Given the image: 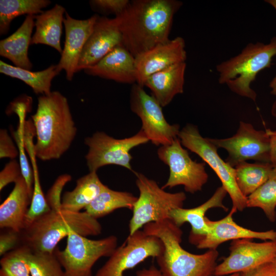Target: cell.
<instances>
[{"label":"cell","instance_id":"1","mask_svg":"<svg viewBox=\"0 0 276 276\" xmlns=\"http://www.w3.org/2000/svg\"><path fill=\"white\" fill-rule=\"evenodd\" d=\"M182 5L176 0H134L116 16L123 45L135 57L168 41L173 17Z\"/></svg>","mask_w":276,"mask_h":276},{"label":"cell","instance_id":"2","mask_svg":"<svg viewBox=\"0 0 276 276\" xmlns=\"http://www.w3.org/2000/svg\"><path fill=\"white\" fill-rule=\"evenodd\" d=\"M31 120L36 136V157L43 161L60 158L71 147L77 131L66 98L57 91L40 96Z\"/></svg>","mask_w":276,"mask_h":276},{"label":"cell","instance_id":"3","mask_svg":"<svg viewBox=\"0 0 276 276\" xmlns=\"http://www.w3.org/2000/svg\"><path fill=\"white\" fill-rule=\"evenodd\" d=\"M146 234L158 238L164 246V252L156 258L164 276H209L213 274L219 255L217 249H209L202 254H194L180 245L182 232L171 219L146 224Z\"/></svg>","mask_w":276,"mask_h":276},{"label":"cell","instance_id":"4","mask_svg":"<svg viewBox=\"0 0 276 276\" xmlns=\"http://www.w3.org/2000/svg\"><path fill=\"white\" fill-rule=\"evenodd\" d=\"M101 224L85 211L50 210L27 225L21 232L23 244L33 251L52 253L58 243L72 232L85 236L102 232Z\"/></svg>","mask_w":276,"mask_h":276},{"label":"cell","instance_id":"5","mask_svg":"<svg viewBox=\"0 0 276 276\" xmlns=\"http://www.w3.org/2000/svg\"><path fill=\"white\" fill-rule=\"evenodd\" d=\"M276 56V37L268 43L250 42L241 52L216 65L218 82L234 93L256 101L257 93L250 85L262 70L270 67Z\"/></svg>","mask_w":276,"mask_h":276},{"label":"cell","instance_id":"6","mask_svg":"<svg viewBox=\"0 0 276 276\" xmlns=\"http://www.w3.org/2000/svg\"><path fill=\"white\" fill-rule=\"evenodd\" d=\"M135 183L140 195L132 209L129 223V235L140 230L146 224L170 219L173 209L182 208L186 199L183 192L170 193L160 187L154 180L142 173L135 172Z\"/></svg>","mask_w":276,"mask_h":276},{"label":"cell","instance_id":"7","mask_svg":"<svg viewBox=\"0 0 276 276\" xmlns=\"http://www.w3.org/2000/svg\"><path fill=\"white\" fill-rule=\"evenodd\" d=\"M118 238L111 235L92 240L72 231L63 250L54 252L62 267L63 276H92L95 263L103 257H109L118 247Z\"/></svg>","mask_w":276,"mask_h":276},{"label":"cell","instance_id":"8","mask_svg":"<svg viewBox=\"0 0 276 276\" xmlns=\"http://www.w3.org/2000/svg\"><path fill=\"white\" fill-rule=\"evenodd\" d=\"M178 137L183 146L198 155L214 171L230 196L232 207L239 211L247 208V197L241 193L236 182L235 168L219 156L218 148L210 138L203 137L197 126L192 124L181 129Z\"/></svg>","mask_w":276,"mask_h":276},{"label":"cell","instance_id":"9","mask_svg":"<svg viewBox=\"0 0 276 276\" xmlns=\"http://www.w3.org/2000/svg\"><path fill=\"white\" fill-rule=\"evenodd\" d=\"M149 141L141 129L134 135L122 139H115L104 132H95L84 140V144L88 148L85 159L89 172H97L99 168L108 165H116L133 171L130 164L132 156L130 151Z\"/></svg>","mask_w":276,"mask_h":276},{"label":"cell","instance_id":"10","mask_svg":"<svg viewBox=\"0 0 276 276\" xmlns=\"http://www.w3.org/2000/svg\"><path fill=\"white\" fill-rule=\"evenodd\" d=\"M157 154L169 168V176L162 187L163 189L183 186L186 192L194 194L201 191L207 182L209 175L205 163L193 160L178 137L170 144L160 146Z\"/></svg>","mask_w":276,"mask_h":276},{"label":"cell","instance_id":"11","mask_svg":"<svg viewBox=\"0 0 276 276\" xmlns=\"http://www.w3.org/2000/svg\"><path fill=\"white\" fill-rule=\"evenodd\" d=\"M130 105L132 112L141 120V130L153 144L167 145L178 137L180 126L170 124L157 100L152 95H148L144 87L136 83L131 87Z\"/></svg>","mask_w":276,"mask_h":276},{"label":"cell","instance_id":"12","mask_svg":"<svg viewBox=\"0 0 276 276\" xmlns=\"http://www.w3.org/2000/svg\"><path fill=\"white\" fill-rule=\"evenodd\" d=\"M164 250V244L158 238L139 230L129 235L123 243L116 248L95 276H123L127 270L149 257L157 258Z\"/></svg>","mask_w":276,"mask_h":276},{"label":"cell","instance_id":"13","mask_svg":"<svg viewBox=\"0 0 276 276\" xmlns=\"http://www.w3.org/2000/svg\"><path fill=\"white\" fill-rule=\"evenodd\" d=\"M210 139L218 149L227 152L225 162L234 168L248 160L269 163V135L266 130H257L250 123L240 121L237 132L231 137Z\"/></svg>","mask_w":276,"mask_h":276},{"label":"cell","instance_id":"14","mask_svg":"<svg viewBox=\"0 0 276 276\" xmlns=\"http://www.w3.org/2000/svg\"><path fill=\"white\" fill-rule=\"evenodd\" d=\"M229 255L215 268L213 274L242 273L272 262L276 257V240L255 242L250 239L233 240Z\"/></svg>","mask_w":276,"mask_h":276},{"label":"cell","instance_id":"15","mask_svg":"<svg viewBox=\"0 0 276 276\" xmlns=\"http://www.w3.org/2000/svg\"><path fill=\"white\" fill-rule=\"evenodd\" d=\"M119 45H123V39L117 19L98 16L81 54L77 72L96 64Z\"/></svg>","mask_w":276,"mask_h":276},{"label":"cell","instance_id":"16","mask_svg":"<svg viewBox=\"0 0 276 276\" xmlns=\"http://www.w3.org/2000/svg\"><path fill=\"white\" fill-rule=\"evenodd\" d=\"M187 53L183 38L176 37L135 57L136 83L144 87L152 74L176 64L185 62Z\"/></svg>","mask_w":276,"mask_h":276},{"label":"cell","instance_id":"17","mask_svg":"<svg viewBox=\"0 0 276 276\" xmlns=\"http://www.w3.org/2000/svg\"><path fill=\"white\" fill-rule=\"evenodd\" d=\"M98 17L94 15L84 20L75 19L67 13L63 19L65 39L60 61L57 65L61 72L64 70L66 79L71 81L77 72L79 58L88 38L91 34Z\"/></svg>","mask_w":276,"mask_h":276},{"label":"cell","instance_id":"18","mask_svg":"<svg viewBox=\"0 0 276 276\" xmlns=\"http://www.w3.org/2000/svg\"><path fill=\"white\" fill-rule=\"evenodd\" d=\"M237 211L232 207L225 217L216 221L211 220L206 217L208 233L196 244V247L209 250L216 249L223 242L241 239H258L264 241L276 240V231L273 229L257 232L236 223L234 220L233 215Z\"/></svg>","mask_w":276,"mask_h":276},{"label":"cell","instance_id":"19","mask_svg":"<svg viewBox=\"0 0 276 276\" xmlns=\"http://www.w3.org/2000/svg\"><path fill=\"white\" fill-rule=\"evenodd\" d=\"M84 71L88 75L120 83L133 84L137 81L135 57L123 45L117 47Z\"/></svg>","mask_w":276,"mask_h":276},{"label":"cell","instance_id":"20","mask_svg":"<svg viewBox=\"0 0 276 276\" xmlns=\"http://www.w3.org/2000/svg\"><path fill=\"white\" fill-rule=\"evenodd\" d=\"M227 194L226 190L221 186L208 200L198 206L190 209L182 207L173 209L170 213V219L179 227L186 222L189 223L191 226L189 242L196 245L208 233L205 215L206 212L211 209L216 208L227 211V208L223 203Z\"/></svg>","mask_w":276,"mask_h":276},{"label":"cell","instance_id":"21","mask_svg":"<svg viewBox=\"0 0 276 276\" xmlns=\"http://www.w3.org/2000/svg\"><path fill=\"white\" fill-rule=\"evenodd\" d=\"M32 194L30 193L22 175L15 182L7 198L0 205V227L22 232Z\"/></svg>","mask_w":276,"mask_h":276},{"label":"cell","instance_id":"22","mask_svg":"<svg viewBox=\"0 0 276 276\" xmlns=\"http://www.w3.org/2000/svg\"><path fill=\"white\" fill-rule=\"evenodd\" d=\"M186 63L174 64L155 73L145 81L152 96L162 107L168 105L175 96L183 93Z\"/></svg>","mask_w":276,"mask_h":276},{"label":"cell","instance_id":"23","mask_svg":"<svg viewBox=\"0 0 276 276\" xmlns=\"http://www.w3.org/2000/svg\"><path fill=\"white\" fill-rule=\"evenodd\" d=\"M34 19V15H27L22 25L14 33L0 41L1 56L11 61L15 66L28 70L32 67L28 52Z\"/></svg>","mask_w":276,"mask_h":276},{"label":"cell","instance_id":"24","mask_svg":"<svg viewBox=\"0 0 276 276\" xmlns=\"http://www.w3.org/2000/svg\"><path fill=\"white\" fill-rule=\"evenodd\" d=\"M65 10L64 7L56 4L51 9L35 15V32L31 44L48 45L62 54L60 39Z\"/></svg>","mask_w":276,"mask_h":276},{"label":"cell","instance_id":"25","mask_svg":"<svg viewBox=\"0 0 276 276\" xmlns=\"http://www.w3.org/2000/svg\"><path fill=\"white\" fill-rule=\"evenodd\" d=\"M106 185L99 178L96 171L89 172L77 180L75 188L65 192L61 199V209L81 212L99 195Z\"/></svg>","mask_w":276,"mask_h":276},{"label":"cell","instance_id":"26","mask_svg":"<svg viewBox=\"0 0 276 276\" xmlns=\"http://www.w3.org/2000/svg\"><path fill=\"white\" fill-rule=\"evenodd\" d=\"M0 72L22 81L30 86L35 94L46 95L51 93L52 81L60 71L57 65H51L41 71L32 72L10 65L1 60Z\"/></svg>","mask_w":276,"mask_h":276},{"label":"cell","instance_id":"27","mask_svg":"<svg viewBox=\"0 0 276 276\" xmlns=\"http://www.w3.org/2000/svg\"><path fill=\"white\" fill-rule=\"evenodd\" d=\"M137 197L125 191H115L105 186L99 195L85 208L91 217L98 219L119 209L132 210Z\"/></svg>","mask_w":276,"mask_h":276},{"label":"cell","instance_id":"28","mask_svg":"<svg viewBox=\"0 0 276 276\" xmlns=\"http://www.w3.org/2000/svg\"><path fill=\"white\" fill-rule=\"evenodd\" d=\"M234 168L238 188L247 197L267 180L274 168L270 163L244 162Z\"/></svg>","mask_w":276,"mask_h":276},{"label":"cell","instance_id":"29","mask_svg":"<svg viewBox=\"0 0 276 276\" xmlns=\"http://www.w3.org/2000/svg\"><path fill=\"white\" fill-rule=\"evenodd\" d=\"M51 2L48 0H1L0 34L8 32L13 19L20 15L41 13L42 9L47 7Z\"/></svg>","mask_w":276,"mask_h":276},{"label":"cell","instance_id":"30","mask_svg":"<svg viewBox=\"0 0 276 276\" xmlns=\"http://www.w3.org/2000/svg\"><path fill=\"white\" fill-rule=\"evenodd\" d=\"M247 207L263 210L271 222L276 219V168H273L267 180L247 197Z\"/></svg>","mask_w":276,"mask_h":276},{"label":"cell","instance_id":"31","mask_svg":"<svg viewBox=\"0 0 276 276\" xmlns=\"http://www.w3.org/2000/svg\"><path fill=\"white\" fill-rule=\"evenodd\" d=\"M26 151L31 161L34 183L31 202L26 219L25 227L34 220L51 210L40 185L36 163L37 157L34 152V147L33 146L28 147Z\"/></svg>","mask_w":276,"mask_h":276},{"label":"cell","instance_id":"32","mask_svg":"<svg viewBox=\"0 0 276 276\" xmlns=\"http://www.w3.org/2000/svg\"><path fill=\"white\" fill-rule=\"evenodd\" d=\"M14 105V111L17 114L19 117V125L17 131L14 132V137L18 147L19 163L22 175L26 181L29 191L32 194L34 183L33 171L26 154V150L24 141L25 117L28 107L26 104L22 102H17Z\"/></svg>","mask_w":276,"mask_h":276},{"label":"cell","instance_id":"33","mask_svg":"<svg viewBox=\"0 0 276 276\" xmlns=\"http://www.w3.org/2000/svg\"><path fill=\"white\" fill-rule=\"evenodd\" d=\"M31 250L22 245L2 256L0 276H31L29 258Z\"/></svg>","mask_w":276,"mask_h":276},{"label":"cell","instance_id":"34","mask_svg":"<svg viewBox=\"0 0 276 276\" xmlns=\"http://www.w3.org/2000/svg\"><path fill=\"white\" fill-rule=\"evenodd\" d=\"M31 276H63L62 266L55 252L31 250L29 258Z\"/></svg>","mask_w":276,"mask_h":276},{"label":"cell","instance_id":"35","mask_svg":"<svg viewBox=\"0 0 276 276\" xmlns=\"http://www.w3.org/2000/svg\"><path fill=\"white\" fill-rule=\"evenodd\" d=\"M71 179L68 174L59 176L48 191L45 197L51 210H61V192L65 184Z\"/></svg>","mask_w":276,"mask_h":276},{"label":"cell","instance_id":"36","mask_svg":"<svg viewBox=\"0 0 276 276\" xmlns=\"http://www.w3.org/2000/svg\"><path fill=\"white\" fill-rule=\"evenodd\" d=\"M0 235V255L3 256L7 252L22 245L21 232L10 228H2Z\"/></svg>","mask_w":276,"mask_h":276},{"label":"cell","instance_id":"37","mask_svg":"<svg viewBox=\"0 0 276 276\" xmlns=\"http://www.w3.org/2000/svg\"><path fill=\"white\" fill-rule=\"evenodd\" d=\"M22 176L19 162L11 159L0 172V190L11 182H15Z\"/></svg>","mask_w":276,"mask_h":276},{"label":"cell","instance_id":"38","mask_svg":"<svg viewBox=\"0 0 276 276\" xmlns=\"http://www.w3.org/2000/svg\"><path fill=\"white\" fill-rule=\"evenodd\" d=\"M19 155L18 150L5 129L0 130V158L14 159Z\"/></svg>","mask_w":276,"mask_h":276},{"label":"cell","instance_id":"39","mask_svg":"<svg viewBox=\"0 0 276 276\" xmlns=\"http://www.w3.org/2000/svg\"><path fill=\"white\" fill-rule=\"evenodd\" d=\"M129 2L128 0H95L91 3L99 9L114 13L116 16L124 10Z\"/></svg>","mask_w":276,"mask_h":276},{"label":"cell","instance_id":"40","mask_svg":"<svg viewBox=\"0 0 276 276\" xmlns=\"http://www.w3.org/2000/svg\"><path fill=\"white\" fill-rule=\"evenodd\" d=\"M240 276H276V268L272 262L268 263L248 271L240 273Z\"/></svg>","mask_w":276,"mask_h":276},{"label":"cell","instance_id":"41","mask_svg":"<svg viewBox=\"0 0 276 276\" xmlns=\"http://www.w3.org/2000/svg\"><path fill=\"white\" fill-rule=\"evenodd\" d=\"M270 137L269 163L276 168V130L266 129Z\"/></svg>","mask_w":276,"mask_h":276},{"label":"cell","instance_id":"42","mask_svg":"<svg viewBox=\"0 0 276 276\" xmlns=\"http://www.w3.org/2000/svg\"><path fill=\"white\" fill-rule=\"evenodd\" d=\"M135 276H164L159 269L152 265L148 268H144L136 271Z\"/></svg>","mask_w":276,"mask_h":276},{"label":"cell","instance_id":"43","mask_svg":"<svg viewBox=\"0 0 276 276\" xmlns=\"http://www.w3.org/2000/svg\"><path fill=\"white\" fill-rule=\"evenodd\" d=\"M269 87L271 88L270 93L273 95L276 96V74L270 81Z\"/></svg>","mask_w":276,"mask_h":276},{"label":"cell","instance_id":"44","mask_svg":"<svg viewBox=\"0 0 276 276\" xmlns=\"http://www.w3.org/2000/svg\"><path fill=\"white\" fill-rule=\"evenodd\" d=\"M271 113L273 117L276 118V99L272 105L271 109Z\"/></svg>","mask_w":276,"mask_h":276},{"label":"cell","instance_id":"45","mask_svg":"<svg viewBox=\"0 0 276 276\" xmlns=\"http://www.w3.org/2000/svg\"><path fill=\"white\" fill-rule=\"evenodd\" d=\"M265 2L270 4L276 10V0H266Z\"/></svg>","mask_w":276,"mask_h":276},{"label":"cell","instance_id":"46","mask_svg":"<svg viewBox=\"0 0 276 276\" xmlns=\"http://www.w3.org/2000/svg\"><path fill=\"white\" fill-rule=\"evenodd\" d=\"M209 276H216V275H210ZM222 276H240V273H235L228 274L227 275H222Z\"/></svg>","mask_w":276,"mask_h":276},{"label":"cell","instance_id":"47","mask_svg":"<svg viewBox=\"0 0 276 276\" xmlns=\"http://www.w3.org/2000/svg\"><path fill=\"white\" fill-rule=\"evenodd\" d=\"M275 268H276V257H275L274 259L273 260L272 262Z\"/></svg>","mask_w":276,"mask_h":276}]
</instances>
